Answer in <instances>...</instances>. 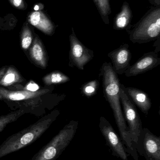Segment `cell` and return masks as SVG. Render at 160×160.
I'll list each match as a JSON object with an SVG mask.
<instances>
[{"mask_svg": "<svg viewBox=\"0 0 160 160\" xmlns=\"http://www.w3.org/2000/svg\"><path fill=\"white\" fill-rule=\"evenodd\" d=\"M99 78L102 79L104 98L109 102L121 136V140L127 153L134 160H139L138 153L132 143L128 128L124 118L120 98V83L117 74L114 71L111 63H103L100 70Z\"/></svg>", "mask_w": 160, "mask_h": 160, "instance_id": "6da1fadb", "label": "cell"}, {"mask_svg": "<svg viewBox=\"0 0 160 160\" xmlns=\"http://www.w3.org/2000/svg\"><path fill=\"white\" fill-rule=\"evenodd\" d=\"M59 114L58 110H54L28 128L8 137L0 145V158L35 142L49 128Z\"/></svg>", "mask_w": 160, "mask_h": 160, "instance_id": "7a4b0ae2", "label": "cell"}, {"mask_svg": "<svg viewBox=\"0 0 160 160\" xmlns=\"http://www.w3.org/2000/svg\"><path fill=\"white\" fill-rule=\"evenodd\" d=\"M127 31L132 43L144 44L160 37V7L151 8L138 22Z\"/></svg>", "mask_w": 160, "mask_h": 160, "instance_id": "3957f363", "label": "cell"}, {"mask_svg": "<svg viewBox=\"0 0 160 160\" xmlns=\"http://www.w3.org/2000/svg\"><path fill=\"white\" fill-rule=\"evenodd\" d=\"M78 121L72 120L43 147L31 160H55L70 143L77 131Z\"/></svg>", "mask_w": 160, "mask_h": 160, "instance_id": "277c9868", "label": "cell"}, {"mask_svg": "<svg viewBox=\"0 0 160 160\" xmlns=\"http://www.w3.org/2000/svg\"><path fill=\"white\" fill-rule=\"evenodd\" d=\"M120 98L124 118L127 123L131 138L135 148L139 135L143 129L142 120L134 103L121 87Z\"/></svg>", "mask_w": 160, "mask_h": 160, "instance_id": "5b68a950", "label": "cell"}, {"mask_svg": "<svg viewBox=\"0 0 160 160\" xmlns=\"http://www.w3.org/2000/svg\"><path fill=\"white\" fill-rule=\"evenodd\" d=\"M71 29L72 33L69 36L70 50L69 66L82 70L85 66L94 58V51L85 46L77 38L73 28L72 27Z\"/></svg>", "mask_w": 160, "mask_h": 160, "instance_id": "8992f818", "label": "cell"}, {"mask_svg": "<svg viewBox=\"0 0 160 160\" xmlns=\"http://www.w3.org/2000/svg\"><path fill=\"white\" fill-rule=\"evenodd\" d=\"M135 148L146 160H160V138L146 128L142 130Z\"/></svg>", "mask_w": 160, "mask_h": 160, "instance_id": "52a82bcc", "label": "cell"}, {"mask_svg": "<svg viewBox=\"0 0 160 160\" xmlns=\"http://www.w3.org/2000/svg\"><path fill=\"white\" fill-rule=\"evenodd\" d=\"M100 129L106 140L107 144L111 148L113 155L123 160H128L126 148L113 128L105 118L100 119Z\"/></svg>", "mask_w": 160, "mask_h": 160, "instance_id": "ba28073f", "label": "cell"}, {"mask_svg": "<svg viewBox=\"0 0 160 160\" xmlns=\"http://www.w3.org/2000/svg\"><path fill=\"white\" fill-rule=\"evenodd\" d=\"M54 87L43 88L36 91L25 90H11L0 87V100L5 102L29 101L40 98L51 93Z\"/></svg>", "mask_w": 160, "mask_h": 160, "instance_id": "9c48e42d", "label": "cell"}, {"mask_svg": "<svg viewBox=\"0 0 160 160\" xmlns=\"http://www.w3.org/2000/svg\"><path fill=\"white\" fill-rule=\"evenodd\" d=\"M129 48L128 44H123L108 54V57L111 60L113 69L116 74H125L131 66L132 55Z\"/></svg>", "mask_w": 160, "mask_h": 160, "instance_id": "30bf717a", "label": "cell"}, {"mask_svg": "<svg viewBox=\"0 0 160 160\" xmlns=\"http://www.w3.org/2000/svg\"><path fill=\"white\" fill-rule=\"evenodd\" d=\"M160 64V58L157 52L154 51L144 53L125 72V76L126 77H135L152 70Z\"/></svg>", "mask_w": 160, "mask_h": 160, "instance_id": "8fae6325", "label": "cell"}, {"mask_svg": "<svg viewBox=\"0 0 160 160\" xmlns=\"http://www.w3.org/2000/svg\"><path fill=\"white\" fill-rule=\"evenodd\" d=\"M26 21L47 35L51 36L55 32V24L48 14L42 10H33L29 12Z\"/></svg>", "mask_w": 160, "mask_h": 160, "instance_id": "7c38bea8", "label": "cell"}, {"mask_svg": "<svg viewBox=\"0 0 160 160\" xmlns=\"http://www.w3.org/2000/svg\"><path fill=\"white\" fill-rule=\"evenodd\" d=\"M28 51L30 59L34 64L42 69L47 68L49 62L48 53L43 42L35 33Z\"/></svg>", "mask_w": 160, "mask_h": 160, "instance_id": "4fadbf2b", "label": "cell"}, {"mask_svg": "<svg viewBox=\"0 0 160 160\" xmlns=\"http://www.w3.org/2000/svg\"><path fill=\"white\" fill-rule=\"evenodd\" d=\"M120 87L124 89L132 102L136 104L145 114H148L152 103L147 93L136 88L126 87L123 84L121 83Z\"/></svg>", "mask_w": 160, "mask_h": 160, "instance_id": "5bb4252c", "label": "cell"}, {"mask_svg": "<svg viewBox=\"0 0 160 160\" xmlns=\"http://www.w3.org/2000/svg\"><path fill=\"white\" fill-rule=\"evenodd\" d=\"M132 14L131 8L127 2L123 3L121 11L114 19L113 29L126 30L127 32L132 28L131 24Z\"/></svg>", "mask_w": 160, "mask_h": 160, "instance_id": "9a60e30c", "label": "cell"}, {"mask_svg": "<svg viewBox=\"0 0 160 160\" xmlns=\"http://www.w3.org/2000/svg\"><path fill=\"white\" fill-rule=\"evenodd\" d=\"M24 78L20 74L17 68L13 66L8 67L3 78L0 80V86L10 87L11 86L19 85L25 82Z\"/></svg>", "mask_w": 160, "mask_h": 160, "instance_id": "2e32d148", "label": "cell"}, {"mask_svg": "<svg viewBox=\"0 0 160 160\" xmlns=\"http://www.w3.org/2000/svg\"><path fill=\"white\" fill-rule=\"evenodd\" d=\"M35 32L31 27V25L25 21L23 24L20 32V45L22 49L27 51L34 37Z\"/></svg>", "mask_w": 160, "mask_h": 160, "instance_id": "e0dca14e", "label": "cell"}, {"mask_svg": "<svg viewBox=\"0 0 160 160\" xmlns=\"http://www.w3.org/2000/svg\"><path fill=\"white\" fill-rule=\"evenodd\" d=\"M70 80V78L68 76L59 71L50 72L44 76L42 78V81L45 85L48 86L65 83L69 82Z\"/></svg>", "mask_w": 160, "mask_h": 160, "instance_id": "ac0fdd59", "label": "cell"}, {"mask_svg": "<svg viewBox=\"0 0 160 160\" xmlns=\"http://www.w3.org/2000/svg\"><path fill=\"white\" fill-rule=\"evenodd\" d=\"M103 22L106 24L110 23L109 16L111 13L110 0H93Z\"/></svg>", "mask_w": 160, "mask_h": 160, "instance_id": "d6986e66", "label": "cell"}, {"mask_svg": "<svg viewBox=\"0 0 160 160\" xmlns=\"http://www.w3.org/2000/svg\"><path fill=\"white\" fill-rule=\"evenodd\" d=\"M25 111L24 110H18L11 112L5 115L0 116V132L6 128L8 124L15 122L21 116L24 114Z\"/></svg>", "mask_w": 160, "mask_h": 160, "instance_id": "ffe728a7", "label": "cell"}, {"mask_svg": "<svg viewBox=\"0 0 160 160\" xmlns=\"http://www.w3.org/2000/svg\"><path fill=\"white\" fill-rule=\"evenodd\" d=\"M18 19L12 14H8L3 17H0V30L10 31L16 27Z\"/></svg>", "mask_w": 160, "mask_h": 160, "instance_id": "44dd1931", "label": "cell"}, {"mask_svg": "<svg viewBox=\"0 0 160 160\" xmlns=\"http://www.w3.org/2000/svg\"><path fill=\"white\" fill-rule=\"evenodd\" d=\"M99 86V82L97 80H92L83 85L81 92L85 97L91 98L97 94Z\"/></svg>", "mask_w": 160, "mask_h": 160, "instance_id": "7402d4cb", "label": "cell"}, {"mask_svg": "<svg viewBox=\"0 0 160 160\" xmlns=\"http://www.w3.org/2000/svg\"><path fill=\"white\" fill-rule=\"evenodd\" d=\"M15 87H16V88L17 90H25L33 92L37 91L39 89V86L33 81H30L25 87H22L21 86L18 85L15 86Z\"/></svg>", "mask_w": 160, "mask_h": 160, "instance_id": "603a6c76", "label": "cell"}, {"mask_svg": "<svg viewBox=\"0 0 160 160\" xmlns=\"http://www.w3.org/2000/svg\"><path fill=\"white\" fill-rule=\"evenodd\" d=\"M10 5L18 10L24 11L27 9L28 5L25 0H8Z\"/></svg>", "mask_w": 160, "mask_h": 160, "instance_id": "cb8c5ba5", "label": "cell"}, {"mask_svg": "<svg viewBox=\"0 0 160 160\" xmlns=\"http://www.w3.org/2000/svg\"><path fill=\"white\" fill-rule=\"evenodd\" d=\"M44 8V5L41 3H37L34 7V10L35 11H39L42 10Z\"/></svg>", "mask_w": 160, "mask_h": 160, "instance_id": "d4e9b609", "label": "cell"}, {"mask_svg": "<svg viewBox=\"0 0 160 160\" xmlns=\"http://www.w3.org/2000/svg\"><path fill=\"white\" fill-rule=\"evenodd\" d=\"M149 2L154 7H160V0H149Z\"/></svg>", "mask_w": 160, "mask_h": 160, "instance_id": "484cf974", "label": "cell"}, {"mask_svg": "<svg viewBox=\"0 0 160 160\" xmlns=\"http://www.w3.org/2000/svg\"><path fill=\"white\" fill-rule=\"evenodd\" d=\"M7 67L8 66H4L2 67V68H0V80L3 78V75H4Z\"/></svg>", "mask_w": 160, "mask_h": 160, "instance_id": "4316f807", "label": "cell"}]
</instances>
